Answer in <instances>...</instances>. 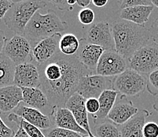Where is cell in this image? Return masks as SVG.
Here are the masks:
<instances>
[{
    "instance_id": "obj_9",
    "label": "cell",
    "mask_w": 158,
    "mask_h": 137,
    "mask_svg": "<svg viewBox=\"0 0 158 137\" xmlns=\"http://www.w3.org/2000/svg\"><path fill=\"white\" fill-rule=\"evenodd\" d=\"M127 66V60L116 50H105L98 64L96 74L115 77L125 71Z\"/></svg>"
},
{
    "instance_id": "obj_20",
    "label": "cell",
    "mask_w": 158,
    "mask_h": 137,
    "mask_svg": "<svg viewBox=\"0 0 158 137\" xmlns=\"http://www.w3.org/2000/svg\"><path fill=\"white\" fill-rule=\"evenodd\" d=\"M153 11V6H137L120 10V18L139 25H144L149 21Z\"/></svg>"
},
{
    "instance_id": "obj_26",
    "label": "cell",
    "mask_w": 158,
    "mask_h": 137,
    "mask_svg": "<svg viewBox=\"0 0 158 137\" xmlns=\"http://www.w3.org/2000/svg\"><path fill=\"white\" fill-rule=\"evenodd\" d=\"M9 120L10 122H16L19 126H21L23 128L25 132L28 135L29 137H46L44 132L40 130V128L34 125H31L28 122H25L22 118H19L18 115L14 114V113H10L9 115Z\"/></svg>"
},
{
    "instance_id": "obj_10",
    "label": "cell",
    "mask_w": 158,
    "mask_h": 137,
    "mask_svg": "<svg viewBox=\"0 0 158 137\" xmlns=\"http://www.w3.org/2000/svg\"><path fill=\"white\" fill-rule=\"evenodd\" d=\"M85 40L89 44L100 46L105 50H116L111 25L106 21L90 25L86 32Z\"/></svg>"
},
{
    "instance_id": "obj_8",
    "label": "cell",
    "mask_w": 158,
    "mask_h": 137,
    "mask_svg": "<svg viewBox=\"0 0 158 137\" xmlns=\"http://www.w3.org/2000/svg\"><path fill=\"white\" fill-rule=\"evenodd\" d=\"M113 80L110 77L98 74H89L80 79L77 93L80 94L84 99L90 98L98 99L104 91L112 89Z\"/></svg>"
},
{
    "instance_id": "obj_11",
    "label": "cell",
    "mask_w": 158,
    "mask_h": 137,
    "mask_svg": "<svg viewBox=\"0 0 158 137\" xmlns=\"http://www.w3.org/2000/svg\"><path fill=\"white\" fill-rule=\"evenodd\" d=\"M61 33H56L51 36L46 38L32 47L31 56L33 61L37 66H40L50 61L59 51V41L61 38Z\"/></svg>"
},
{
    "instance_id": "obj_40",
    "label": "cell",
    "mask_w": 158,
    "mask_h": 137,
    "mask_svg": "<svg viewBox=\"0 0 158 137\" xmlns=\"http://www.w3.org/2000/svg\"><path fill=\"white\" fill-rule=\"evenodd\" d=\"M109 2V0H92V3L97 7H103Z\"/></svg>"
},
{
    "instance_id": "obj_12",
    "label": "cell",
    "mask_w": 158,
    "mask_h": 137,
    "mask_svg": "<svg viewBox=\"0 0 158 137\" xmlns=\"http://www.w3.org/2000/svg\"><path fill=\"white\" fill-rule=\"evenodd\" d=\"M14 85L19 88H40V73L38 66L32 62L16 66Z\"/></svg>"
},
{
    "instance_id": "obj_14",
    "label": "cell",
    "mask_w": 158,
    "mask_h": 137,
    "mask_svg": "<svg viewBox=\"0 0 158 137\" xmlns=\"http://www.w3.org/2000/svg\"><path fill=\"white\" fill-rule=\"evenodd\" d=\"M80 52L77 54L79 60L89 71L96 73L98 62L105 50L100 46L89 44L85 39L80 40Z\"/></svg>"
},
{
    "instance_id": "obj_7",
    "label": "cell",
    "mask_w": 158,
    "mask_h": 137,
    "mask_svg": "<svg viewBox=\"0 0 158 137\" xmlns=\"http://www.w3.org/2000/svg\"><path fill=\"white\" fill-rule=\"evenodd\" d=\"M31 43L23 36L15 35L7 40L2 54L9 58L15 66L33 61Z\"/></svg>"
},
{
    "instance_id": "obj_34",
    "label": "cell",
    "mask_w": 158,
    "mask_h": 137,
    "mask_svg": "<svg viewBox=\"0 0 158 137\" xmlns=\"http://www.w3.org/2000/svg\"><path fill=\"white\" fill-rule=\"evenodd\" d=\"M12 5L10 0H0V20L3 19Z\"/></svg>"
},
{
    "instance_id": "obj_2",
    "label": "cell",
    "mask_w": 158,
    "mask_h": 137,
    "mask_svg": "<svg viewBox=\"0 0 158 137\" xmlns=\"http://www.w3.org/2000/svg\"><path fill=\"white\" fill-rule=\"evenodd\" d=\"M115 50L128 61L133 54L149 44L150 33L144 25H139L123 19L116 20L111 24Z\"/></svg>"
},
{
    "instance_id": "obj_44",
    "label": "cell",
    "mask_w": 158,
    "mask_h": 137,
    "mask_svg": "<svg viewBox=\"0 0 158 137\" xmlns=\"http://www.w3.org/2000/svg\"><path fill=\"white\" fill-rule=\"evenodd\" d=\"M11 2L13 3H17V2H23V1H25V0H10ZM46 1V0H45Z\"/></svg>"
},
{
    "instance_id": "obj_37",
    "label": "cell",
    "mask_w": 158,
    "mask_h": 137,
    "mask_svg": "<svg viewBox=\"0 0 158 137\" xmlns=\"http://www.w3.org/2000/svg\"><path fill=\"white\" fill-rule=\"evenodd\" d=\"M7 40L6 37L5 33L2 30L0 29V56L2 54V52H3L4 47L6 45V43Z\"/></svg>"
},
{
    "instance_id": "obj_6",
    "label": "cell",
    "mask_w": 158,
    "mask_h": 137,
    "mask_svg": "<svg viewBox=\"0 0 158 137\" xmlns=\"http://www.w3.org/2000/svg\"><path fill=\"white\" fill-rule=\"evenodd\" d=\"M129 69L149 75L158 69V45L152 42L138 50L127 61Z\"/></svg>"
},
{
    "instance_id": "obj_28",
    "label": "cell",
    "mask_w": 158,
    "mask_h": 137,
    "mask_svg": "<svg viewBox=\"0 0 158 137\" xmlns=\"http://www.w3.org/2000/svg\"><path fill=\"white\" fill-rule=\"evenodd\" d=\"M146 89L153 96H156L158 94V69L148 75Z\"/></svg>"
},
{
    "instance_id": "obj_27",
    "label": "cell",
    "mask_w": 158,
    "mask_h": 137,
    "mask_svg": "<svg viewBox=\"0 0 158 137\" xmlns=\"http://www.w3.org/2000/svg\"><path fill=\"white\" fill-rule=\"evenodd\" d=\"M45 135L46 137H83L81 134L78 132L57 127L49 129Z\"/></svg>"
},
{
    "instance_id": "obj_45",
    "label": "cell",
    "mask_w": 158,
    "mask_h": 137,
    "mask_svg": "<svg viewBox=\"0 0 158 137\" xmlns=\"http://www.w3.org/2000/svg\"><path fill=\"white\" fill-rule=\"evenodd\" d=\"M85 137H90V136H85ZM94 137H96V136H94Z\"/></svg>"
},
{
    "instance_id": "obj_22",
    "label": "cell",
    "mask_w": 158,
    "mask_h": 137,
    "mask_svg": "<svg viewBox=\"0 0 158 137\" xmlns=\"http://www.w3.org/2000/svg\"><path fill=\"white\" fill-rule=\"evenodd\" d=\"M117 94L118 93L113 89H108L101 94V96L98 99L100 105L99 110L95 115H93L94 119L97 121H102L107 118L108 114L114 106Z\"/></svg>"
},
{
    "instance_id": "obj_35",
    "label": "cell",
    "mask_w": 158,
    "mask_h": 137,
    "mask_svg": "<svg viewBox=\"0 0 158 137\" xmlns=\"http://www.w3.org/2000/svg\"><path fill=\"white\" fill-rule=\"evenodd\" d=\"M149 31L153 42L158 45V17L151 24L150 28H149Z\"/></svg>"
},
{
    "instance_id": "obj_3",
    "label": "cell",
    "mask_w": 158,
    "mask_h": 137,
    "mask_svg": "<svg viewBox=\"0 0 158 137\" xmlns=\"http://www.w3.org/2000/svg\"><path fill=\"white\" fill-rule=\"evenodd\" d=\"M67 28V23L63 21L55 11L48 10L45 14H42L39 11L28 23L23 36L34 46L38 42L56 33L63 32Z\"/></svg>"
},
{
    "instance_id": "obj_18",
    "label": "cell",
    "mask_w": 158,
    "mask_h": 137,
    "mask_svg": "<svg viewBox=\"0 0 158 137\" xmlns=\"http://www.w3.org/2000/svg\"><path fill=\"white\" fill-rule=\"evenodd\" d=\"M149 113L146 109L139 110L133 118L125 124L120 125L121 137H143V129Z\"/></svg>"
},
{
    "instance_id": "obj_1",
    "label": "cell",
    "mask_w": 158,
    "mask_h": 137,
    "mask_svg": "<svg viewBox=\"0 0 158 137\" xmlns=\"http://www.w3.org/2000/svg\"><path fill=\"white\" fill-rule=\"evenodd\" d=\"M38 67L40 88L47 96L52 111L64 107L66 102L77 92L80 79L92 73L80 62L77 54L67 56L61 52Z\"/></svg>"
},
{
    "instance_id": "obj_33",
    "label": "cell",
    "mask_w": 158,
    "mask_h": 137,
    "mask_svg": "<svg viewBox=\"0 0 158 137\" xmlns=\"http://www.w3.org/2000/svg\"><path fill=\"white\" fill-rule=\"evenodd\" d=\"M14 131L6 125L0 115V137H14Z\"/></svg>"
},
{
    "instance_id": "obj_23",
    "label": "cell",
    "mask_w": 158,
    "mask_h": 137,
    "mask_svg": "<svg viewBox=\"0 0 158 137\" xmlns=\"http://www.w3.org/2000/svg\"><path fill=\"white\" fill-rule=\"evenodd\" d=\"M16 66L6 56H0V88L14 85Z\"/></svg>"
},
{
    "instance_id": "obj_36",
    "label": "cell",
    "mask_w": 158,
    "mask_h": 137,
    "mask_svg": "<svg viewBox=\"0 0 158 137\" xmlns=\"http://www.w3.org/2000/svg\"><path fill=\"white\" fill-rule=\"evenodd\" d=\"M47 1L51 2L54 6L57 7L60 11H72L73 8L67 4L66 0H47Z\"/></svg>"
},
{
    "instance_id": "obj_17",
    "label": "cell",
    "mask_w": 158,
    "mask_h": 137,
    "mask_svg": "<svg viewBox=\"0 0 158 137\" xmlns=\"http://www.w3.org/2000/svg\"><path fill=\"white\" fill-rule=\"evenodd\" d=\"M52 115L54 125L57 128H65L69 130L74 131L81 135H88L87 131L77 123L73 113L66 107L55 108L53 109Z\"/></svg>"
},
{
    "instance_id": "obj_39",
    "label": "cell",
    "mask_w": 158,
    "mask_h": 137,
    "mask_svg": "<svg viewBox=\"0 0 158 137\" xmlns=\"http://www.w3.org/2000/svg\"><path fill=\"white\" fill-rule=\"evenodd\" d=\"M14 137H29V136H28V134L25 132V131L23 129L22 127L19 126L18 131H17V132H16Z\"/></svg>"
},
{
    "instance_id": "obj_32",
    "label": "cell",
    "mask_w": 158,
    "mask_h": 137,
    "mask_svg": "<svg viewBox=\"0 0 158 137\" xmlns=\"http://www.w3.org/2000/svg\"><path fill=\"white\" fill-rule=\"evenodd\" d=\"M99 105L98 99L95 98H90L86 100V109L89 113L92 115H95L98 112Z\"/></svg>"
},
{
    "instance_id": "obj_38",
    "label": "cell",
    "mask_w": 158,
    "mask_h": 137,
    "mask_svg": "<svg viewBox=\"0 0 158 137\" xmlns=\"http://www.w3.org/2000/svg\"><path fill=\"white\" fill-rule=\"evenodd\" d=\"M90 3H92V0H77V4L82 8H87Z\"/></svg>"
},
{
    "instance_id": "obj_25",
    "label": "cell",
    "mask_w": 158,
    "mask_h": 137,
    "mask_svg": "<svg viewBox=\"0 0 158 137\" xmlns=\"http://www.w3.org/2000/svg\"><path fill=\"white\" fill-rule=\"evenodd\" d=\"M96 137H121L120 131L114 123L102 122L94 127Z\"/></svg>"
},
{
    "instance_id": "obj_31",
    "label": "cell",
    "mask_w": 158,
    "mask_h": 137,
    "mask_svg": "<svg viewBox=\"0 0 158 137\" xmlns=\"http://www.w3.org/2000/svg\"><path fill=\"white\" fill-rule=\"evenodd\" d=\"M137 6H153L150 0H122L120 10Z\"/></svg>"
},
{
    "instance_id": "obj_16",
    "label": "cell",
    "mask_w": 158,
    "mask_h": 137,
    "mask_svg": "<svg viewBox=\"0 0 158 137\" xmlns=\"http://www.w3.org/2000/svg\"><path fill=\"white\" fill-rule=\"evenodd\" d=\"M23 101L22 90L16 85L0 88V111L7 113L14 111Z\"/></svg>"
},
{
    "instance_id": "obj_42",
    "label": "cell",
    "mask_w": 158,
    "mask_h": 137,
    "mask_svg": "<svg viewBox=\"0 0 158 137\" xmlns=\"http://www.w3.org/2000/svg\"><path fill=\"white\" fill-rule=\"evenodd\" d=\"M153 109H155V110H156V112L158 113V99H156V100L154 102V103H153Z\"/></svg>"
},
{
    "instance_id": "obj_13",
    "label": "cell",
    "mask_w": 158,
    "mask_h": 137,
    "mask_svg": "<svg viewBox=\"0 0 158 137\" xmlns=\"http://www.w3.org/2000/svg\"><path fill=\"white\" fill-rule=\"evenodd\" d=\"M86 100L87 99L76 92L66 102L64 107L67 108L73 113L77 123L87 131L89 136L94 137L95 135L90 130L89 124L88 112L86 109Z\"/></svg>"
},
{
    "instance_id": "obj_43",
    "label": "cell",
    "mask_w": 158,
    "mask_h": 137,
    "mask_svg": "<svg viewBox=\"0 0 158 137\" xmlns=\"http://www.w3.org/2000/svg\"><path fill=\"white\" fill-rule=\"evenodd\" d=\"M150 2H151L152 5L155 6L158 8V0H150Z\"/></svg>"
},
{
    "instance_id": "obj_15",
    "label": "cell",
    "mask_w": 158,
    "mask_h": 137,
    "mask_svg": "<svg viewBox=\"0 0 158 137\" xmlns=\"http://www.w3.org/2000/svg\"><path fill=\"white\" fill-rule=\"evenodd\" d=\"M13 113L40 129L47 130L52 126L51 118L47 115L43 113L39 109L29 107L25 105L20 104L14 109Z\"/></svg>"
},
{
    "instance_id": "obj_4",
    "label": "cell",
    "mask_w": 158,
    "mask_h": 137,
    "mask_svg": "<svg viewBox=\"0 0 158 137\" xmlns=\"http://www.w3.org/2000/svg\"><path fill=\"white\" fill-rule=\"evenodd\" d=\"M45 0H25L13 3L3 18V21L16 35L24 36L27 24L37 11L47 6Z\"/></svg>"
},
{
    "instance_id": "obj_24",
    "label": "cell",
    "mask_w": 158,
    "mask_h": 137,
    "mask_svg": "<svg viewBox=\"0 0 158 137\" xmlns=\"http://www.w3.org/2000/svg\"><path fill=\"white\" fill-rule=\"evenodd\" d=\"M80 47V40L73 33H66L59 41V51L64 55L77 54Z\"/></svg>"
},
{
    "instance_id": "obj_21",
    "label": "cell",
    "mask_w": 158,
    "mask_h": 137,
    "mask_svg": "<svg viewBox=\"0 0 158 137\" xmlns=\"http://www.w3.org/2000/svg\"><path fill=\"white\" fill-rule=\"evenodd\" d=\"M24 105L39 110L51 106L48 99L40 88H21Z\"/></svg>"
},
{
    "instance_id": "obj_5",
    "label": "cell",
    "mask_w": 158,
    "mask_h": 137,
    "mask_svg": "<svg viewBox=\"0 0 158 137\" xmlns=\"http://www.w3.org/2000/svg\"><path fill=\"white\" fill-rule=\"evenodd\" d=\"M112 89L123 96L138 97L146 89V79L144 75L127 68L121 74L115 76Z\"/></svg>"
},
{
    "instance_id": "obj_29",
    "label": "cell",
    "mask_w": 158,
    "mask_h": 137,
    "mask_svg": "<svg viewBox=\"0 0 158 137\" xmlns=\"http://www.w3.org/2000/svg\"><path fill=\"white\" fill-rule=\"evenodd\" d=\"M94 18H95L94 12L88 7L82 9L78 13L79 21L84 25H89V24H92L94 21Z\"/></svg>"
},
{
    "instance_id": "obj_41",
    "label": "cell",
    "mask_w": 158,
    "mask_h": 137,
    "mask_svg": "<svg viewBox=\"0 0 158 137\" xmlns=\"http://www.w3.org/2000/svg\"><path fill=\"white\" fill-rule=\"evenodd\" d=\"M66 2L69 6L73 7L75 4H77V0H66Z\"/></svg>"
},
{
    "instance_id": "obj_19",
    "label": "cell",
    "mask_w": 158,
    "mask_h": 137,
    "mask_svg": "<svg viewBox=\"0 0 158 137\" xmlns=\"http://www.w3.org/2000/svg\"><path fill=\"white\" fill-rule=\"evenodd\" d=\"M138 112H139L138 108L132 104L131 102H120L118 103H115L113 109L108 114L107 118L113 122L115 125L116 124V125H122L128 122Z\"/></svg>"
},
{
    "instance_id": "obj_30",
    "label": "cell",
    "mask_w": 158,
    "mask_h": 137,
    "mask_svg": "<svg viewBox=\"0 0 158 137\" xmlns=\"http://www.w3.org/2000/svg\"><path fill=\"white\" fill-rule=\"evenodd\" d=\"M143 134V137H158V124L154 122H146Z\"/></svg>"
}]
</instances>
